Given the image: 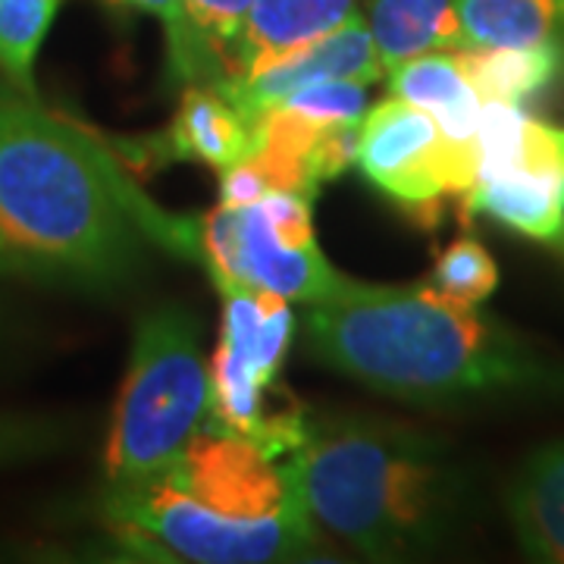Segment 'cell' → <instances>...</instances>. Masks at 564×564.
<instances>
[{"label":"cell","instance_id":"obj_1","mask_svg":"<svg viewBox=\"0 0 564 564\" xmlns=\"http://www.w3.org/2000/svg\"><path fill=\"white\" fill-rule=\"evenodd\" d=\"M113 151L0 82V276L113 289L148 258L161 220Z\"/></svg>","mask_w":564,"mask_h":564},{"label":"cell","instance_id":"obj_2","mask_svg":"<svg viewBox=\"0 0 564 564\" xmlns=\"http://www.w3.org/2000/svg\"><path fill=\"white\" fill-rule=\"evenodd\" d=\"M101 521L113 543L148 562H299L321 545L295 458L214 430L158 474L104 486Z\"/></svg>","mask_w":564,"mask_h":564},{"label":"cell","instance_id":"obj_3","mask_svg":"<svg viewBox=\"0 0 564 564\" xmlns=\"http://www.w3.org/2000/svg\"><path fill=\"white\" fill-rule=\"evenodd\" d=\"M302 323L317 361L411 404L524 392L555 380L518 336L430 282L348 280L336 299L307 304Z\"/></svg>","mask_w":564,"mask_h":564},{"label":"cell","instance_id":"obj_4","mask_svg":"<svg viewBox=\"0 0 564 564\" xmlns=\"http://www.w3.org/2000/svg\"><path fill=\"white\" fill-rule=\"evenodd\" d=\"M292 458L321 536L364 558L395 562L440 549L462 514V474L433 436L402 423L355 414L311 421Z\"/></svg>","mask_w":564,"mask_h":564},{"label":"cell","instance_id":"obj_5","mask_svg":"<svg viewBox=\"0 0 564 564\" xmlns=\"http://www.w3.org/2000/svg\"><path fill=\"white\" fill-rule=\"evenodd\" d=\"M207 404L210 364L198 321L182 307L144 314L104 448V486L135 484L180 458L204 430Z\"/></svg>","mask_w":564,"mask_h":564},{"label":"cell","instance_id":"obj_6","mask_svg":"<svg viewBox=\"0 0 564 564\" xmlns=\"http://www.w3.org/2000/svg\"><path fill=\"white\" fill-rule=\"evenodd\" d=\"M220 345L210 358V404L204 430L258 445L273 458L307 440V411L280 383L295 314L285 299L261 289L226 292Z\"/></svg>","mask_w":564,"mask_h":564},{"label":"cell","instance_id":"obj_7","mask_svg":"<svg viewBox=\"0 0 564 564\" xmlns=\"http://www.w3.org/2000/svg\"><path fill=\"white\" fill-rule=\"evenodd\" d=\"M311 204L295 192H267L261 202L220 204L202 220V251L210 280L226 292L261 289L285 302L317 304L336 299L348 276L323 258Z\"/></svg>","mask_w":564,"mask_h":564},{"label":"cell","instance_id":"obj_8","mask_svg":"<svg viewBox=\"0 0 564 564\" xmlns=\"http://www.w3.org/2000/svg\"><path fill=\"white\" fill-rule=\"evenodd\" d=\"M358 166L423 229L443 217L445 198H464L477 182V148L445 139L433 113L386 98L361 120Z\"/></svg>","mask_w":564,"mask_h":564},{"label":"cell","instance_id":"obj_9","mask_svg":"<svg viewBox=\"0 0 564 564\" xmlns=\"http://www.w3.org/2000/svg\"><path fill=\"white\" fill-rule=\"evenodd\" d=\"M383 76V63L377 57L367 20H364V13L355 10L343 25H336L333 32L314 39L299 51H292L285 61L273 63L270 69H263L251 79L217 85V88L242 110L245 120L254 126V120L261 117L263 110L282 104L299 88L333 79H351L370 85V82H380Z\"/></svg>","mask_w":564,"mask_h":564},{"label":"cell","instance_id":"obj_10","mask_svg":"<svg viewBox=\"0 0 564 564\" xmlns=\"http://www.w3.org/2000/svg\"><path fill=\"white\" fill-rule=\"evenodd\" d=\"M355 3L358 0H254L236 44L232 82L251 79L285 61L292 51L333 32L355 13Z\"/></svg>","mask_w":564,"mask_h":564},{"label":"cell","instance_id":"obj_11","mask_svg":"<svg viewBox=\"0 0 564 564\" xmlns=\"http://www.w3.org/2000/svg\"><path fill=\"white\" fill-rule=\"evenodd\" d=\"M254 148V126L217 85H192L182 95L163 135L166 161H198L214 170H229L248 161Z\"/></svg>","mask_w":564,"mask_h":564},{"label":"cell","instance_id":"obj_12","mask_svg":"<svg viewBox=\"0 0 564 564\" xmlns=\"http://www.w3.org/2000/svg\"><path fill=\"white\" fill-rule=\"evenodd\" d=\"M462 217L486 214L536 242L564 245V170H508L474 182Z\"/></svg>","mask_w":564,"mask_h":564},{"label":"cell","instance_id":"obj_13","mask_svg":"<svg viewBox=\"0 0 564 564\" xmlns=\"http://www.w3.org/2000/svg\"><path fill=\"white\" fill-rule=\"evenodd\" d=\"M389 95L408 104H417L433 113L443 135L458 148H477V126L484 101L464 76L455 51H433L392 66Z\"/></svg>","mask_w":564,"mask_h":564},{"label":"cell","instance_id":"obj_14","mask_svg":"<svg viewBox=\"0 0 564 564\" xmlns=\"http://www.w3.org/2000/svg\"><path fill=\"white\" fill-rule=\"evenodd\" d=\"M508 514L530 558L564 564V443L521 467L508 489Z\"/></svg>","mask_w":564,"mask_h":564},{"label":"cell","instance_id":"obj_15","mask_svg":"<svg viewBox=\"0 0 564 564\" xmlns=\"http://www.w3.org/2000/svg\"><path fill=\"white\" fill-rule=\"evenodd\" d=\"M364 20L383 73L421 54L464 47L455 0H370Z\"/></svg>","mask_w":564,"mask_h":564},{"label":"cell","instance_id":"obj_16","mask_svg":"<svg viewBox=\"0 0 564 564\" xmlns=\"http://www.w3.org/2000/svg\"><path fill=\"white\" fill-rule=\"evenodd\" d=\"M455 54L480 101L518 107L536 98L549 82L558 79L564 66L558 41H545L533 47H462Z\"/></svg>","mask_w":564,"mask_h":564},{"label":"cell","instance_id":"obj_17","mask_svg":"<svg viewBox=\"0 0 564 564\" xmlns=\"http://www.w3.org/2000/svg\"><path fill=\"white\" fill-rule=\"evenodd\" d=\"M508 170H564V129L527 117L514 104H496L480 122L477 180Z\"/></svg>","mask_w":564,"mask_h":564},{"label":"cell","instance_id":"obj_18","mask_svg":"<svg viewBox=\"0 0 564 564\" xmlns=\"http://www.w3.org/2000/svg\"><path fill=\"white\" fill-rule=\"evenodd\" d=\"M464 47H533L555 41L564 0H455Z\"/></svg>","mask_w":564,"mask_h":564},{"label":"cell","instance_id":"obj_19","mask_svg":"<svg viewBox=\"0 0 564 564\" xmlns=\"http://www.w3.org/2000/svg\"><path fill=\"white\" fill-rule=\"evenodd\" d=\"M61 7L63 0H0V76L29 98H39L35 61Z\"/></svg>","mask_w":564,"mask_h":564},{"label":"cell","instance_id":"obj_20","mask_svg":"<svg viewBox=\"0 0 564 564\" xmlns=\"http://www.w3.org/2000/svg\"><path fill=\"white\" fill-rule=\"evenodd\" d=\"M113 13H148L158 17L166 29V47H170V73L176 79L204 82L217 85V66L207 57L204 44L192 29L185 13V0H101Z\"/></svg>","mask_w":564,"mask_h":564},{"label":"cell","instance_id":"obj_21","mask_svg":"<svg viewBox=\"0 0 564 564\" xmlns=\"http://www.w3.org/2000/svg\"><path fill=\"white\" fill-rule=\"evenodd\" d=\"M426 282L452 302L480 307L499 285V267L484 242L470 236H458L436 254L433 273Z\"/></svg>","mask_w":564,"mask_h":564},{"label":"cell","instance_id":"obj_22","mask_svg":"<svg viewBox=\"0 0 564 564\" xmlns=\"http://www.w3.org/2000/svg\"><path fill=\"white\" fill-rule=\"evenodd\" d=\"M254 0H185V13L207 57L217 66V85L232 82L236 44L242 39L245 22Z\"/></svg>","mask_w":564,"mask_h":564},{"label":"cell","instance_id":"obj_23","mask_svg":"<svg viewBox=\"0 0 564 564\" xmlns=\"http://www.w3.org/2000/svg\"><path fill=\"white\" fill-rule=\"evenodd\" d=\"M73 426L47 414L0 411V467L39 462L69 445Z\"/></svg>","mask_w":564,"mask_h":564},{"label":"cell","instance_id":"obj_24","mask_svg":"<svg viewBox=\"0 0 564 564\" xmlns=\"http://www.w3.org/2000/svg\"><path fill=\"white\" fill-rule=\"evenodd\" d=\"M282 104H292L326 122H361L367 113V91H364V82L333 79L299 88Z\"/></svg>","mask_w":564,"mask_h":564},{"label":"cell","instance_id":"obj_25","mask_svg":"<svg viewBox=\"0 0 564 564\" xmlns=\"http://www.w3.org/2000/svg\"><path fill=\"white\" fill-rule=\"evenodd\" d=\"M270 192V185L263 180V173L251 161L236 163L229 170H223L220 182V204L226 207H242V204L261 202Z\"/></svg>","mask_w":564,"mask_h":564}]
</instances>
